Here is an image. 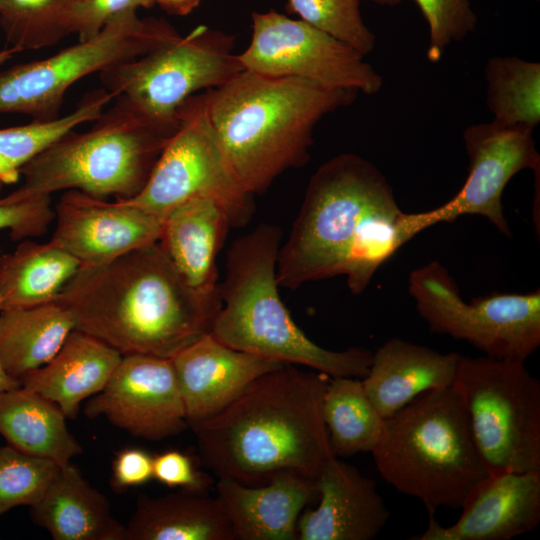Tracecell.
Returning <instances> with one entry per match:
<instances>
[{"label":"cell","mask_w":540,"mask_h":540,"mask_svg":"<svg viewBox=\"0 0 540 540\" xmlns=\"http://www.w3.org/2000/svg\"><path fill=\"white\" fill-rule=\"evenodd\" d=\"M433 226L428 211L405 213L382 172L368 160L340 154L310 178L287 241L280 246V287L345 275L354 295L405 243Z\"/></svg>","instance_id":"obj_1"},{"label":"cell","mask_w":540,"mask_h":540,"mask_svg":"<svg viewBox=\"0 0 540 540\" xmlns=\"http://www.w3.org/2000/svg\"><path fill=\"white\" fill-rule=\"evenodd\" d=\"M329 376L296 365L268 371L211 417L189 426L218 478L250 486L283 472L315 483L333 457L323 419Z\"/></svg>","instance_id":"obj_2"},{"label":"cell","mask_w":540,"mask_h":540,"mask_svg":"<svg viewBox=\"0 0 540 540\" xmlns=\"http://www.w3.org/2000/svg\"><path fill=\"white\" fill-rule=\"evenodd\" d=\"M75 329L121 355L173 358L208 334L220 310L182 278L159 243L80 267L55 299Z\"/></svg>","instance_id":"obj_3"},{"label":"cell","mask_w":540,"mask_h":540,"mask_svg":"<svg viewBox=\"0 0 540 540\" xmlns=\"http://www.w3.org/2000/svg\"><path fill=\"white\" fill-rule=\"evenodd\" d=\"M358 92L243 69L206 91L210 120L243 187L264 193L283 172L310 158L313 131Z\"/></svg>","instance_id":"obj_4"},{"label":"cell","mask_w":540,"mask_h":540,"mask_svg":"<svg viewBox=\"0 0 540 540\" xmlns=\"http://www.w3.org/2000/svg\"><path fill=\"white\" fill-rule=\"evenodd\" d=\"M281 241V229L268 223L234 240L211 333L231 348L275 362L305 366L331 378H364L373 352L360 347L325 349L291 318L278 292Z\"/></svg>","instance_id":"obj_5"},{"label":"cell","mask_w":540,"mask_h":540,"mask_svg":"<svg viewBox=\"0 0 540 540\" xmlns=\"http://www.w3.org/2000/svg\"><path fill=\"white\" fill-rule=\"evenodd\" d=\"M371 453L383 479L419 499L429 514L441 507L460 509L489 474L453 385L427 390L384 419Z\"/></svg>","instance_id":"obj_6"},{"label":"cell","mask_w":540,"mask_h":540,"mask_svg":"<svg viewBox=\"0 0 540 540\" xmlns=\"http://www.w3.org/2000/svg\"><path fill=\"white\" fill-rule=\"evenodd\" d=\"M115 98L88 130L67 132L29 161L12 193L28 198L78 190L115 200L138 195L177 127L156 124Z\"/></svg>","instance_id":"obj_7"},{"label":"cell","mask_w":540,"mask_h":540,"mask_svg":"<svg viewBox=\"0 0 540 540\" xmlns=\"http://www.w3.org/2000/svg\"><path fill=\"white\" fill-rule=\"evenodd\" d=\"M453 386L488 473H540V381L524 363L460 355Z\"/></svg>","instance_id":"obj_8"},{"label":"cell","mask_w":540,"mask_h":540,"mask_svg":"<svg viewBox=\"0 0 540 540\" xmlns=\"http://www.w3.org/2000/svg\"><path fill=\"white\" fill-rule=\"evenodd\" d=\"M179 36L164 20L141 19L137 13L122 15L88 40L0 71V114L55 120L62 116L65 94L76 82L148 54Z\"/></svg>","instance_id":"obj_9"},{"label":"cell","mask_w":540,"mask_h":540,"mask_svg":"<svg viewBox=\"0 0 540 540\" xmlns=\"http://www.w3.org/2000/svg\"><path fill=\"white\" fill-rule=\"evenodd\" d=\"M209 198L227 212L231 227L246 225L254 196L240 182L214 129L206 91L188 98L177 115V128L165 145L148 182L125 200L161 219L176 206Z\"/></svg>","instance_id":"obj_10"},{"label":"cell","mask_w":540,"mask_h":540,"mask_svg":"<svg viewBox=\"0 0 540 540\" xmlns=\"http://www.w3.org/2000/svg\"><path fill=\"white\" fill-rule=\"evenodd\" d=\"M234 36L197 26L185 36L100 73L103 87L161 126L176 128L191 96L217 88L243 70Z\"/></svg>","instance_id":"obj_11"},{"label":"cell","mask_w":540,"mask_h":540,"mask_svg":"<svg viewBox=\"0 0 540 540\" xmlns=\"http://www.w3.org/2000/svg\"><path fill=\"white\" fill-rule=\"evenodd\" d=\"M408 290L434 333L463 340L485 356L524 363L540 345V290L462 299L448 270L432 261L413 270Z\"/></svg>","instance_id":"obj_12"},{"label":"cell","mask_w":540,"mask_h":540,"mask_svg":"<svg viewBox=\"0 0 540 540\" xmlns=\"http://www.w3.org/2000/svg\"><path fill=\"white\" fill-rule=\"evenodd\" d=\"M251 27L250 44L238 55L245 70L368 95L383 85L362 53L301 19L274 10L253 12Z\"/></svg>","instance_id":"obj_13"},{"label":"cell","mask_w":540,"mask_h":540,"mask_svg":"<svg viewBox=\"0 0 540 540\" xmlns=\"http://www.w3.org/2000/svg\"><path fill=\"white\" fill-rule=\"evenodd\" d=\"M463 141L469 158L468 176L455 196L428 211L433 224L453 222L463 215H480L511 237L502 194L510 179L522 170L531 169L539 177L540 155L533 129L492 120L468 126Z\"/></svg>","instance_id":"obj_14"},{"label":"cell","mask_w":540,"mask_h":540,"mask_svg":"<svg viewBox=\"0 0 540 540\" xmlns=\"http://www.w3.org/2000/svg\"><path fill=\"white\" fill-rule=\"evenodd\" d=\"M84 413L149 441H161L188 428L171 358L123 355L105 387L89 398Z\"/></svg>","instance_id":"obj_15"},{"label":"cell","mask_w":540,"mask_h":540,"mask_svg":"<svg viewBox=\"0 0 540 540\" xmlns=\"http://www.w3.org/2000/svg\"><path fill=\"white\" fill-rule=\"evenodd\" d=\"M51 241L81 267L107 264L159 241L164 220L125 201L64 191L54 207Z\"/></svg>","instance_id":"obj_16"},{"label":"cell","mask_w":540,"mask_h":540,"mask_svg":"<svg viewBox=\"0 0 540 540\" xmlns=\"http://www.w3.org/2000/svg\"><path fill=\"white\" fill-rule=\"evenodd\" d=\"M456 523L429 514L427 529L411 540H509L540 522V473L488 474L468 493Z\"/></svg>","instance_id":"obj_17"},{"label":"cell","mask_w":540,"mask_h":540,"mask_svg":"<svg viewBox=\"0 0 540 540\" xmlns=\"http://www.w3.org/2000/svg\"><path fill=\"white\" fill-rule=\"evenodd\" d=\"M315 487L319 504L301 512L298 540H371L389 519L376 482L340 458L324 464Z\"/></svg>","instance_id":"obj_18"},{"label":"cell","mask_w":540,"mask_h":540,"mask_svg":"<svg viewBox=\"0 0 540 540\" xmlns=\"http://www.w3.org/2000/svg\"><path fill=\"white\" fill-rule=\"evenodd\" d=\"M171 359L188 428L218 413L262 374L284 365L231 348L211 332Z\"/></svg>","instance_id":"obj_19"},{"label":"cell","mask_w":540,"mask_h":540,"mask_svg":"<svg viewBox=\"0 0 540 540\" xmlns=\"http://www.w3.org/2000/svg\"><path fill=\"white\" fill-rule=\"evenodd\" d=\"M231 227L224 208L209 198H194L165 217L160 247L185 282L208 303L221 308L217 256Z\"/></svg>","instance_id":"obj_20"},{"label":"cell","mask_w":540,"mask_h":540,"mask_svg":"<svg viewBox=\"0 0 540 540\" xmlns=\"http://www.w3.org/2000/svg\"><path fill=\"white\" fill-rule=\"evenodd\" d=\"M216 488L239 540H296L298 518L317 495L314 482L290 472L257 486L221 477Z\"/></svg>","instance_id":"obj_21"},{"label":"cell","mask_w":540,"mask_h":540,"mask_svg":"<svg viewBox=\"0 0 540 540\" xmlns=\"http://www.w3.org/2000/svg\"><path fill=\"white\" fill-rule=\"evenodd\" d=\"M460 354L440 353L426 346L392 338L372 355L362 385L386 419L423 392L452 386Z\"/></svg>","instance_id":"obj_22"},{"label":"cell","mask_w":540,"mask_h":540,"mask_svg":"<svg viewBox=\"0 0 540 540\" xmlns=\"http://www.w3.org/2000/svg\"><path fill=\"white\" fill-rule=\"evenodd\" d=\"M101 340L74 329L54 357L24 374L20 385L55 403L67 419L107 384L121 358Z\"/></svg>","instance_id":"obj_23"},{"label":"cell","mask_w":540,"mask_h":540,"mask_svg":"<svg viewBox=\"0 0 540 540\" xmlns=\"http://www.w3.org/2000/svg\"><path fill=\"white\" fill-rule=\"evenodd\" d=\"M30 516L55 540H125L107 497L72 463L58 468Z\"/></svg>","instance_id":"obj_24"},{"label":"cell","mask_w":540,"mask_h":540,"mask_svg":"<svg viewBox=\"0 0 540 540\" xmlns=\"http://www.w3.org/2000/svg\"><path fill=\"white\" fill-rule=\"evenodd\" d=\"M125 528V540L236 539L219 499L187 490L157 497L139 494Z\"/></svg>","instance_id":"obj_25"},{"label":"cell","mask_w":540,"mask_h":540,"mask_svg":"<svg viewBox=\"0 0 540 540\" xmlns=\"http://www.w3.org/2000/svg\"><path fill=\"white\" fill-rule=\"evenodd\" d=\"M60 408L22 386L0 391V435L8 445L62 467L82 454Z\"/></svg>","instance_id":"obj_26"},{"label":"cell","mask_w":540,"mask_h":540,"mask_svg":"<svg viewBox=\"0 0 540 540\" xmlns=\"http://www.w3.org/2000/svg\"><path fill=\"white\" fill-rule=\"evenodd\" d=\"M80 267L75 257L51 240H21L14 251L0 255V309L55 301Z\"/></svg>","instance_id":"obj_27"},{"label":"cell","mask_w":540,"mask_h":540,"mask_svg":"<svg viewBox=\"0 0 540 540\" xmlns=\"http://www.w3.org/2000/svg\"><path fill=\"white\" fill-rule=\"evenodd\" d=\"M74 329L70 312L56 301L0 309V363L3 369L19 380L50 361Z\"/></svg>","instance_id":"obj_28"},{"label":"cell","mask_w":540,"mask_h":540,"mask_svg":"<svg viewBox=\"0 0 540 540\" xmlns=\"http://www.w3.org/2000/svg\"><path fill=\"white\" fill-rule=\"evenodd\" d=\"M322 413L334 457L371 452L380 438L384 419L356 378L328 381Z\"/></svg>","instance_id":"obj_29"},{"label":"cell","mask_w":540,"mask_h":540,"mask_svg":"<svg viewBox=\"0 0 540 540\" xmlns=\"http://www.w3.org/2000/svg\"><path fill=\"white\" fill-rule=\"evenodd\" d=\"M114 98L104 87L97 88L86 93L71 112L55 120H31L0 128V181L5 185L16 183L29 161L67 132L97 119Z\"/></svg>","instance_id":"obj_30"},{"label":"cell","mask_w":540,"mask_h":540,"mask_svg":"<svg viewBox=\"0 0 540 540\" xmlns=\"http://www.w3.org/2000/svg\"><path fill=\"white\" fill-rule=\"evenodd\" d=\"M486 104L493 121L534 130L540 122V64L495 56L485 66Z\"/></svg>","instance_id":"obj_31"},{"label":"cell","mask_w":540,"mask_h":540,"mask_svg":"<svg viewBox=\"0 0 540 540\" xmlns=\"http://www.w3.org/2000/svg\"><path fill=\"white\" fill-rule=\"evenodd\" d=\"M73 0H6L0 27L7 47L22 52L51 47L70 35L68 13Z\"/></svg>","instance_id":"obj_32"},{"label":"cell","mask_w":540,"mask_h":540,"mask_svg":"<svg viewBox=\"0 0 540 540\" xmlns=\"http://www.w3.org/2000/svg\"><path fill=\"white\" fill-rule=\"evenodd\" d=\"M59 467L8 444L0 446V515L38 502Z\"/></svg>","instance_id":"obj_33"},{"label":"cell","mask_w":540,"mask_h":540,"mask_svg":"<svg viewBox=\"0 0 540 540\" xmlns=\"http://www.w3.org/2000/svg\"><path fill=\"white\" fill-rule=\"evenodd\" d=\"M360 3L361 0H287L285 8L366 56L374 49L376 36L363 21Z\"/></svg>","instance_id":"obj_34"},{"label":"cell","mask_w":540,"mask_h":540,"mask_svg":"<svg viewBox=\"0 0 540 540\" xmlns=\"http://www.w3.org/2000/svg\"><path fill=\"white\" fill-rule=\"evenodd\" d=\"M429 26L427 58L438 62L453 41L473 32L477 16L469 0H414Z\"/></svg>","instance_id":"obj_35"},{"label":"cell","mask_w":540,"mask_h":540,"mask_svg":"<svg viewBox=\"0 0 540 540\" xmlns=\"http://www.w3.org/2000/svg\"><path fill=\"white\" fill-rule=\"evenodd\" d=\"M4 185L0 181V230H7L14 241L44 235L54 221L51 196H1Z\"/></svg>","instance_id":"obj_36"},{"label":"cell","mask_w":540,"mask_h":540,"mask_svg":"<svg viewBox=\"0 0 540 540\" xmlns=\"http://www.w3.org/2000/svg\"><path fill=\"white\" fill-rule=\"evenodd\" d=\"M153 5L152 0H73L68 13L69 33L76 34L78 41L88 40L116 18Z\"/></svg>","instance_id":"obj_37"},{"label":"cell","mask_w":540,"mask_h":540,"mask_svg":"<svg viewBox=\"0 0 540 540\" xmlns=\"http://www.w3.org/2000/svg\"><path fill=\"white\" fill-rule=\"evenodd\" d=\"M153 478L170 488L203 493L213 483L210 475L198 471L191 458L177 450L153 456Z\"/></svg>","instance_id":"obj_38"},{"label":"cell","mask_w":540,"mask_h":540,"mask_svg":"<svg viewBox=\"0 0 540 540\" xmlns=\"http://www.w3.org/2000/svg\"><path fill=\"white\" fill-rule=\"evenodd\" d=\"M153 479V456L139 448L118 451L112 461L111 485L115 491L145 484Z\"/></svg>","instance_id":"obj_39"},{"label":"cell","mask_w":540,"mask_h":540,"mask_svg":"<svg viewBox=\"0 0 540 540\" xmlns=\"http://www.w3.org/2000/svg\"><path fill=\"white\" fill-rule=\"evenodd\" d=\"M169 14L185 16L190 14L201 0H152Z\"/></svg>","instance_id":"obj_40"},{"label":"cell","mask_w":540,"mask_h":540,"mask_svg":"<svg viewBox=\"0 0 540 540\" xmlns=\"http://www.w3.org/2000/svg\"><path fill=\"white\" fill-rule=\"evenodd\" d=\"M21 386L20 381L10 376L0 363V391L13 389Z\"/></svg>","instance_id":"obj_41"},{"label":"cell","mask_w":540,"mask_h":540,"mask_svg":"<svg viewBox=\"0 0 540 540\" xmlns=\"http://www.w3.org/2000/svg\"><path fill=\"white\" fill-rule=\"evenodd\" d=\"M19 53L18 50L12 47H6L0 51V65L11 59L15 54Z\"/></svg>","instance_id":"obj_42"},{"label":"cell","mask_w":540,"mask_h":540,"mask_svg":"<svg viewBox=\"0 0 540 540\" xmlns=\"http://www.w3.org/2000/svg\"><path fill=\"white\" fill-rule=\"evenodd\" d=\"M376 4L382 5V6H395L400 4L403 0H370Z\"/></svg>","instance_id":"obj_43"},{"label":"cell","mask_w":540,"mask_h":540,"mask_svg":"<svg viewBox=\"0 0 540 540\" xmlns=\"http://www.w3.org/2000/svg\"><path fill=\"white\" fill-rule=\"evenodd\" d=\"M5 3H6V0H0V12L4 9Z\"/></svg>","instance_id":"obj_44"}]
</instances>
